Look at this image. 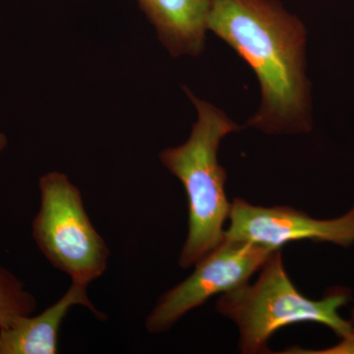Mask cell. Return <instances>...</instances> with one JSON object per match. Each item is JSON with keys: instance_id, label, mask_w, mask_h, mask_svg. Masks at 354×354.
<instances>
[{"instance_id": "obj_1", "label": "cell", "mask_w": 354, "mask_h": 354, "mask_svg": "<svg viewBox=\"0 0 354 354\" xmlns=\"http://www.w3.org/2000/svg\"><path fill=\"white\" fill-rule=\"evenodd\" d=\"M207 26L259 79L262 104L249 127L269 134L309 131L306 31L301 21L277 0H212Z\"/></svg>"}, {"instance_id": "obj_2", "label": "cell", "mask_w": 354, "mask_h": 354, "mask_svg": "<svg viewBox=\"0 0 354 354\" xmlns=\"http://www.w3.org/2000/svg\"><path fill=\"white\" fill-rule=\"evenodd\" d=\"M198 120L183 145L160 153L162 165L183 183L188 202V232L179 255L181 268H189L220 245L232 203L225 195L227 172L218 160L221 140L239 130L227 114L187 91Z\"/></svg>"}, {"instance_id": "obj_3", "label": "cell", "mask_w": 354, "mask_h": 354, "mask_svg": "<svg viewBox=\"0 0 354 354\" xmlns=\"http://www.w3.org/2000/svg\"><path fill=\"white\" fill-rule=\"evenodd\" d=\"M349 298L344 290L332 291L321 300L305 297L288 278L279 249L263 266L254 285L223 293L216 310L239 327L241 353L255 354L265 353L272 335L291 324H323L346 339L353 332V324L344 320L339 310Z\"/></svg>"}, {"instance_id": "obj_4", "label": "cell", "mask_w": 354, "mask_h": 354, "mask_svg": "<svg viewBox=\"0 0 354 354\" xmlns=\"http://www.w3.org/2000/svg\"><path fill=\"white\" fill-rule=\"evenodd\" d=\"M39 189L41 203L32 221L39 250L72 283L90 285L108 269L111 249L91 221L82 193L58 171L41 176Z\"/></svg>"}, {"instance_id": "obj_5", "label": "cell", "mask_w": 354, "mask_h": 354, "mask_svg": "<svg viewBox=\"0 0 354 354\" xmlns=\"http://www.w3.org/2000/svg\"><path fill=\"white\" fill-rule=\"evenodd\" d=\"M274 251L250 242L223 239L220 245L198 261L194 272L187 279L158 298L147 316L146 330L150 334L167 332L209 298L246 285Z\"/></svg>"}, {"instance_id": "obj_6", "label": "cell", "mask_w": 354, "mask_h": 354, "mask_svg": "<svg viewBox=\"0 0 354 354\" xmlns=\"http://www.w3.org/2000/svg\"><path fill=\"white\" fill-rule=\"evenodd\" d=\"M228 218L225 239L259 244L272 250L292 241L330 242L342 247L354 243V207L339 218L316 220L290 207L264 208L234 199Z\"/></svg>"}, {"instance_id": "obj_7", "label": "cell", "mask_w": 354, "mask_h": 354, "mask_svg": "<svg viewBox=\"0 0 354 354\" xmlns=\"http://www.w3.org/2000/svg\"><path fill=\"white\" fill-rule=\"evenodd\" d=\"M75 306L85 307L99 320L106 319L88 297V286L71 281L64 295L38 315L23 317L0 329V354H57L60 328Z\"/></svg>"}, {"instance_id": "obj_8", "label": "cell", "mask_w": 354, "mask_h": 354, "mask_svg": "<svg viewBox=\"0 0 354 354\" xmlns=\"http://www.w3.org/2000/svg\"><path fill=\"white\" fill-rule=\"evenodd\" d=\"M172 57L204 50L212 0H137Z\"/></svg>"}, {"instance_id": "obj_9", "label": "cell", "mask_w": 354, "mask_h": 354, "mask_svg": "<svg viewBox=\"0 0 354 354\" xmlns=\"http://www.w3.org/2000/svg\"><path fill=\"white\" fill-rule=\"evenodd\" d=\"M36 309V297L12 272L0 266V329L32 315Z\"/></svg>"}, {"instance_id": "obj_10", "label": "cell", "mask_w": 354, "mask_h": 354, "mask_svg": "<svg viewBox=\"0 0 354 354\" xmlns=\"http://www.w3.org/2000/svg\"><path fill=\"white\" fill-rule=\"evenodd\" d=\"M7 145V139L6 137L4 136L2 133H0V153L3 151V149L6 148Z\"/></svg>"}, {"instance_id": "obj_11", "label": "cell", "mask_w": 354, "mask_h": 354, "mask_svg": "<svg viewBox=\"0 0 354 354\" xmlns=\"http://www.w3.org/2000/svg\"><path fill=\"white\" fill-rule=\"evenodd\" d=\"M351 324H353V326L354 327V309H353V317H351Z\"/></svg>"}]
</instances>
